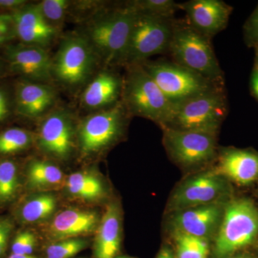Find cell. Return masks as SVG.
I'll return each instance as SVG.
<instances>
[{"instance_id":"obj_29","label":"cell","mask_w":258,"mask_h":258,"mask_svg":"<svg viewBox=\"0 0 258 258\" xmlns=\"http://www.w3.org/2000/svg\"><path fill=\"white\" fill-rule=\"evenodd\" d=\"M88 246V241L81 237L55 241L45 249V258H71Z\"/></svg>"},{"instance_id":"obj_35","label":"cell","mask_w":258,"mask_h":258,"mask_svg":"<svg viewBox=\"0 0 258 258\" xmlns=\"http://www.w3.org/2000/svg\"><path fill=\"white\" fill-rule=\"evenodd\" d=\"M13 103L8 91L0 86V123L6 119L12 112Z\"/></svg>"},{"instance_id":"obj_10","label":"cell","mask_w":258,"mask_h":258,"mask_svg":"<svg viewBox=\"0 0 258 258\" xmlns=\"http://www.w3.org/2000/svg\"><path fill=\"white\" fill-rule=\"evenodd\" d=\"M168 155L185 169L205 167L218 157L217 136L161 128Z\"/></svg>"},{"instance_id":"obj_25","label":"cell","mask_w":258,"mask_h":258,"mask_svg":"<svg viewBox=\"0 0 258 258\" xmlns=\"http://www.w3.org/2000/svg\"><path fill=\"white\" fill-rule=\"evenodd\" d=\"M137 14L152 16L174 18L179 10V3L173 0H135L127 2L123 5Z\"/></svg>"},{"instance_id":"obj_4","label":"cell","mask_w":258,"mask_h":258,"mask_svg":"<svg viewBox=\"0 0 258 258\" xmlns=\"http://www.w3.org/2000/svg\"><path fill=\"white\" fill-rule=\"evenodd\" d=\"M120 101L130 115L152 120L161 126L170 114L169 101L142 64L127 66Z\"/></svg>"},{"instance_id":"obj_34","label":"cell","mask_w":258,"mask_h":258,"mask_svg":"<svg viewBox=\"0 0 258 258\" xmlns=\"http://www.w3.org/2000/svg\"><path fill=\"white\" fill-rule=\"evenodd\" d=\"M13 225L8 219L0 220V258L4 255Z\"/></svg>"},{"instance_id":"obj_11","label":"cell","mask_w":258,"mask_h":258,"mask_svg":"<svg viewBox=\"0 0 258 258\" xmlns=\"http://www.w3.org/2000/svg\"><path fill=\"white\" fill-rule=\"evenodd\" d=\"M230 189L227 179L215 169L197 173L181 181L173 191L168 203V212L172 213L225 200Z\"/></svg>"},{"instance_id":"obj_40","label":"cell","mask_w":258,"mask_h":258,"mask_svg":"<svg viewBox=\"0 0 258 258\" xmlns=\"http://www.w3.org/2000/svg\"><path fill=\"white\" fill-rule=\"evenodd\" d=\"M225 258H252L251 256L248 254H239V255L236 256H229V257Z\"/></svg>"},{"instance_id":"obj_7","label":"cell","mask_w":258,"mask_h":258,"mask_svg":"<svg viewBox=\"0 0 258 258\" xmlns=\"http://www.w3.org/2000/svg\"><path fill=\"white\" fill-rule=\"evenodd\" d=\"M174 20V18L137 14L123 66L142 64L152 56L169 53Z\"/></svg>"},{"instance_id":"obj_30","label":"cell","mask_w":258,"mask_h":258,"mask_svg":"<svg viewBox=\"0 0 258 258\" xmlns=\"http://www.w3.org/2000/svg\"><path fill=\"white\" fill-rule=\"evenodd\" d=\"M37 5L47 23L59 30L66 19L71 3L68 0H43Z\"/></svg>"},{"instance_id":"obj_2","label":"cell","mask_w":258,"mask_h":258,"mask_svg":"<svg viewBox=\"0 0 258 258\" xmlns=\"http://www.w3.org/2000/svg\"><path fill=\"white\" fill-rule=\"evenodd\" d=\"M169 53L176 63L198 73L219 87L225 88V76L212 39L195 30L187 20L174 18Z\"/></svg>"},{"instance_id":"obj_28","label":"cell","mask_w":258,"mask_h":258,"mask_svg":"<svg viewBox=\"0 0 258 258\" xmlns=\"http://www.w3.org/2000/svg\"><path fill=\"white\" fill-rule=\"evenodd\" d=\"M18 168L14 161H0V201L8 202L13 198L18 189Z\"/></svg>"},{"instance_id":"obj_3","label":"cell","mask_w":258,"mask_h":258,"mask_svg":"<svg viewBox=\"0 0 258 258\" xmlns=\"http://www.w3.org/2000/svg\"><path fill=\"white\" fill-rule=\"evenodd\" d=\"M228 113L225 88H216L174 103L161 128L218 135Z\"/></svg>"},{"instance_id":"obj_37","label":"cell","mask_w":258,"mask_h":258,"mask_svg":"<svg viewBox=\"0 0 258 258\" xmlns=\"http://www.w3.org/2000/svg\"><path fill=\"white\" fill-rule=\"evenodd\" d=\"M24 0H0V9L11 10L12 13L27 4Z\"/></svg>"},{"instance_id":"obj_43","label":"cell","mask_w":258,"mask_h":258,"mask_svg":"<svg viewBox=\"0 0 258 258\" xmlns=\"http://www.w3.org/2000/svg\"><path fill=\"white\" fill-rule=\"evenodd\" d=\"M255 50H258V48L257 49H255Z\"/></svg>"},{"instance_id":"obj_24","label":"cell","mask_w":258,"mask_h":258,"mask_svg":"<svg viewBox=\"0 0 258 258\" xmlns=\"http://www.w3.org/2000/svg\"><path fill=\"white\" fill-rule=\"evenodd\" d=\"M56 199L53 195L42 194L27 200L22 205L19 215L27 223L41 221L50 216L56 208Z\"/></svg>"},{"instance_id":"obj_5","label":"cell","mask_w":258,"mask_h":258,"mask_svg":"<svg viewBox=\"0 0 258 258\" xmlns=\"http://www.w3.org/2000/svg\"><path fill=\"white\" fill-rule=\"evenodd\" d=\"M258 235V209L250 200L227 203L214 242L216 258L232 256L252 244Z\"/></svg>"},{"instance_id":"obj_1","label":"cell","mask_w":258,"mask_h":258,"mask_svg":"<svg viewBox=\"0 0 258 258\" xmlns=\"http://www.w3.org/2000/svg\"><path fill=\"white\" fill-rule=\"evenodd\" d=\"M137 13L118 7L100 13L88 23L83 35L98 58L107 66H124L131 31Z\"/></svg>"},{"instance_id":"obj_21","label":"cell","mask_w":258,"mask_h":258,"mask_svg":"<svg viewBox=\"0 0 258 258\" xmlns=\"http://www.w3.org/2000/svg\"><path fill=\"white\" fill-rule=\"evenodd\" d=\"M120 209L112 203L107 206L103 218L98 227L94 244V258L118 257L121 242Z\"/></svg>"},{"instance_id":"obj_22","label":"cell","mask_w":258,"mask_h":258,"mask_svg":"<svg viewBox=\"0 0 258 258\" xmlns=\"http://www.w3.org/2000/svg\"><path fill=\"white\" fill-rule=\"evenodd\" d=\"M66 188L71 195L83 200H93L104 195L101 180L88 172L74 173L66 181Z\"/></svg>"},{"instance_id":"obj_27","label":"cell","mask_w":258,"mask_h":258,"mask_svg":"<svg viewBox=\"0 0 258 258\" xmlns=\"http://www.w3.org/2000/svg\"><path fill=\"white\" fill-rule=\"evenodd\" d=\"M31 134L25 129L11 128L0 133V154H14L31 145Z\"/></svg>"},{"instance_id":"obj_17","label":"cell","mask_w":258,"mask_h":258,"mask_svg":"<svg viewBox=\"0 0 258 258\" xmlns=\"http://www.w3.org/2000/svg\"><path fill=\"white\" fill-rule=\"evenodd\" d=\"M56 101L55 88L47 83L23 79L19 81L15 88V109L19 114L27 118L43 116L52 110Z\"/></svg>"},{"instance_id":"obj_14","label":"cell","mask_w":258,"mask_h":258,"mask_svg":"<svg viewBox=\"0 0 258 258\" xmlns=\"http://www.w3.org/2000/svg\"><path fill=\"white\" fill-rule=\"evenodd\" d=\"M10 69L24 80L47 83L52 79V59L46 49L24 44L8 45L5 52Z\"/></svg>"},{"instance_id":"obj_41","label":"cell","mask_w":258,"mask_h":258,"mask_svg":"<svg viewBox=\"0 0 258 258\" xmlns=\"http://www.w3.org/2000/svg\"><path fill=\"white\" fill-rule=\"evenodd\" d=\"M115 258H136L133 257H129V256H118Z\"/></svg>"},{"instance_id":"obj_31","label":"cell","mask_w":258,"mask_h":258,"mask_svg":"<svg viewBox=\"0 0 258 258\" xmlns=\"http://www.w3.org/2000/svg\"><path fill=\"white\" fill-rule=\"evenodd\" d=\"M37 245L36 237L28 230L22 231L15 236L12 243V253L32 254Z\"/></svg>"},{"instance_id":"obj_15","label":"cell","mask_w":258,"mask_h":258,"mask_svg":"<svg viewBox=\"0 0 258 258\" xmlns=\"http://www.w3.org/2000/svg\"><path fill=\"white\" fill-rule=\"evenodd\" d=\"M179 8L192 28L210 39L227 28L233 10L221 0H190L179 3Z\"/></svg>"},{"instance_id":"obj_16","label":"cell","mask_w":258,"mask_h":258,"mask_svg":"<svg viewBox=\"0 0 258 258\" xmlns=\"http://www.w3.org/2000/svg\"><path fill=\"white\" fill-rule=\"evenodd\" d=\"M11 16L15 36L24 45L46 49L58 35L59 30L47 23L37 4L24 5Z\"/></svg>"},{"instance_id":"obj_6","label":"cell","mask_w":258,"mask_h":258,"mask_svg":"<svg viewBox=\"0 0 258 258\" xmlns=\"http://www.w3.org/2000/svg\"><path fill=\"white\" fill-rule=\"evenodd\" d=\"M100 60L83 34L64 37L52 59V77L68 88L83 86L91 79Z\"/></svg>"},{"instance_id":"obj_19","label":"cell","mask_w":258,"mask_h":258,"mask_svg":"<svg viewBox=\"0 0 258 258\" xmlns=\"http://www.w3.org/2000/svg\"><path fill=\"white\" fill-rule=\"evenodd\" d=\"M215 171L227 179L247 185L258 177V154L244 149L219 150Z\"/></svg>"},{"instance_id":"obj_23","label":"cell","mask_w":258,"mask_h":258,"mask_svg":"<svg viewBox=\"0 0 258 258\" xmlns=\"http://www.w3.org/2000/svg\"><path fill=\"white\" fill-rule=\"evenodd\" d=\"M27 177L32 187H50L60 184L63 174L60 168L52 163L32 160L27 168Z\"/></svg>"},{"instance_id":"obj_9","label":"cell","mask_w":258,"mask_h":258,"mask_svg":"<svg viewBox=\"0 0 258 258\" xmlns=\"http://www.w3.org/2000/svg\"><path fill=\"white\" fill-rule=\"evenodd\" d=\"M128 115L120 101L111 108L86 117L76 130L82 154H96L117 142L123 135Z\"/></svg>"},{"instance_id":"obj_39","label":"cell","mask_w":258,"mask_h":258,"mask_svg":"<svg viewBox=\"0 0 258 258\" xmlns=\"http://www.w3.org/2000/svg\"><path fill=\"white\" fill-rule=\"evenodd\" d=\"M8 258H40L38 257H36V256L32 255V254H30V255H28V254H16L12 253L10 254L9 257Z\"/></svg>"},{"instance_id":"obj_12","label":"cell","mask_w":258,"mask_h":258,"mask_svg":"<svg viewBox=\"0 0 258 258\" xmlns=\"http://www.w3.org/2000/svg\"><path fill=\"white\" fill-rule=\"evenodd\" d=\"M227 204L226 200H221L172 212L169 220L172 234H184L208 241L215 238Z\"/></svg>"},{"instance_id":"obj_36","label":"cell","mask_w":258,"mask_h":258,"mask_svg":"<svg viewBox=\"0 0 258 258\" xmlns=\"http://www.w3.org/2000/svg\"><path fill=\"white\" fill-rule=\"evenodd\" d=\"M253 69L251 76L250 88L252 95L258 101V50H255Z\"/></svg>"},{"instance_id":"obj_20","label":"cell","mask_w":258,"mask_h":258,"mask_svg":"<svg viewBox=\"0 0 258 258\" xmlns=\"http://www.w3.org/2000/svg\"><path fill=\"white\" fill-rule=\"evenodd\" d=\"M99 223L96 212L69 208L54 217L49 227V235L54 242L81 237L94 232Z\"/></svg>"},{"instance_id":"obj_38","label":"cell","mask_w":258,"mask_h":258,"mask_svg":"<svg viewBox=\"0 0 258 258\" xmlns=\"http://www.w3.org/2000/svg\"><path fill=\"white\" fill-rule=\"evenodd\" d=\"M156 258H176L175 252L168 246H163Z\"/></svg>"},{"instance_id":"obj_18","label":"cell","mask_w":258,"mask_h":258,"mask_svg":"<svg viewBox=\"0 0 258 258\" xmlns=\"http://www.w3.org/2000/svg\"><path fill=\"white\" fill-rule=\"evenodd\" d=\"M123 78L109 70H103L85 88L81 103L86 109L101 111L120 101Z\"/></svg>"},{"instance_id":"obj_33","label":"cell","mask_w":258,"mask_h":258,"mask_svg":"<svg viewBox=\"0 0 258 258\" xmlns=\"http://www.w3.org/2000/svg\"><path fill=\"white\" fill-rule=\"evenodd\" d=\"M15 37L11 14L0 13V46Z\"/></svg>"},{"instance_id":"obj_42","label":"cell","mask_w":258,"mask_h":258,"mask_svg":"<svg viewBox=\"0 0 258 258\" xmlns=\"http://www.w3.org/2000/svg\"><path fill=\"white\" fill-rule=\"evenodd\" d=\"M2 73H3V66L0 63V75L2 74Z\"/></svg>"},{"instance_id":"obj_13","label":"cell","mask_w":258,"mask_h":258,"mask_svg":"<svg viewBox=\"0 0 258 258\" xmlns=\"http://www.w3.org/2000/svg\"><path fill=\"white\" fill-rule=\"evenodd\" d=\"M76 134L74 117L68 110H54L42 120L38 132V145L43 152L60 159L72 154Z\"/></svg>"},{"instance_id":"obj_32","label":"cell","mask_w":258,"mask_h":258,"mask_svg":"<svg viewBox=\"0 0 258 258\" xmlns=\"http://www.w3.org/2000/svg\"><path fill=\"white\" fill-rule=\"evenodd\" d=\"M244 36L249 47L258 48V5L244 25Z\"/></svg>"},{"instance_id":"obj_26","label":"cell","mask_w":258,"mask_h":258,"mask_svg":"<svg viewBox=\"0 0 258 258\" xmlns=\"http://www.w3.org/2000/svg\"><path fill=\"white\" fill-rule=\"evenodd\" d=\"M176 258H208V240L184 234L173 233Z\"/></svg>"},{"instance_id":"obj_8","label":"cell","mask_w":258,"mask_h":258,"mask_svg":"<svg viewBox=\"0 0 258 258\" xmlns=\"http://www.w3.org/2000/svg\"><path fill=\"white\" fill-rule=\"evenodd\" d=\"M142 64L173 104L216 88H225L174 61L147 60Z\"/></svg>"}]
</instances>
